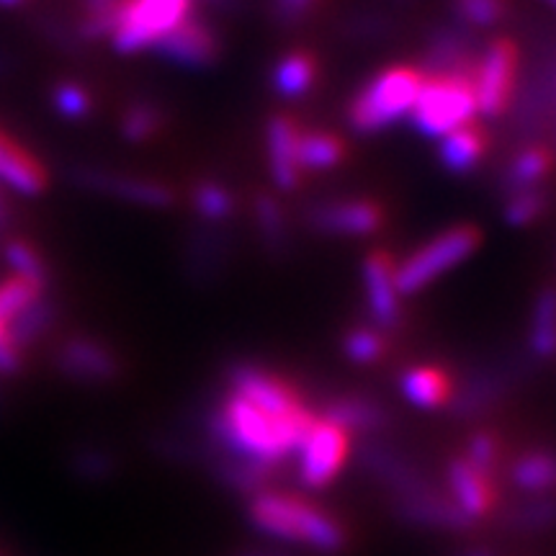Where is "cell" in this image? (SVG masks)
I'll return each instance as SVG.
<instances>
[{
  "instance_id": "1",
  "label": "cell",
  "mask_w": 556,
  "mask_h": 556,
  "mask_svg": "<svg viewBox=\"0 0 556 556\" xmlns=\"http://www.w3.org/2000/svg\"><path fill=\"white\" fill-rule=\"evenodd\" d=\"M309 428L276 420L232 392L222 394L206 413V430L217 454L255 458L270 467H278L283 458L296 454Z\"/></svg>"
},
{
  "instance_id": "2",
  "label": "cell",
  "mask_w": 556,
  "mask_h": 556,
  "mask_svg": "<svg viewBox=\"0 0 556 556\" xmlns=\"http://www.w3.org/2000/svg\"><path fill=\"white\" fill-rule=\"evenodd\" d=\"M248 520L263 536L291 541L319 554H340L348 546L343 523L302 495L258 492L248 500Z\"/></svg>"
},
{
  "instance_id": "3",
  "label": "cell",
  "mask_w": 556,
  "mask_h": 556,
  "mask_svg": "<svg viewBox=\"0 0 556 556\" xmlns=\"http://www.w3.org/2000/svg\"><path fill=\"white\" fill-rule=\"evenodd\" d=\"M422 75L415 65H392L379 70L351 96L345 124L353 135L371 137L407 119L420 93Z\"/></svg>"
},
{
  "instance_id": "4",
  "label": "cell",
  "mask_w": 556,
  "mask_h": 556,
  "mask_svg": "<svg viewBox=\"0 0 556 556\" xmlns=\"http://www.w3.org/2000/svg\"><path fill=\"white\" fill-rule=\"evenodd\" d=\"M479 245H482V232L477 225H454L433 235L394 266L402 299L422 294L451 270L467 263Z\"/></svg>"
},
{
  "instance_id": "5",
  "label": "cell",
  "mask_w": 556,
  "mask_h": 556,
  "mask_svg": "<svg viewBox=\"0 0 556 556\" xmlns=\"http://www.w3.org/2000/svg\"><path fill=\"white\" fill-rule=\"evenodd\" d=\"M479 116L475 75H430L422 78L420 93L407 122L426 139H443L467 127Z\"/></svg>"
},
{
  "instance_id": "6",
  "label": "cell",
  "mask_w": 556,
  "mask_h": 556,
  "mask_svg": "<svg viewBox=\"0 0 556 556\" xmlns=\"http://www.w3.org/2000/svg\"><path fill=\"white\" fill-rule=\"evenodd\" d=\"M225 384L227 392L238 394L250 405L263 409L276 420L289 422V426L309 428L317 417V413H312L307 402L302 400V394L281 374L268 371L266 366L255 364V361H229L225 368Z\"/></svg>"
},
{
  "instance_id": "7",
  "label": "cell",
  "mask_w": 556,
  "mask_h": 556,
  "mask_svg": "<svg viewBox=\"0 0 556 556\" xmlns=\"http://www.w3.org/2000/svg\"><path fill=\"white\" fill-rule=\"evenodd\" d=\"M193 11L197 0H122L109 41L119 54L152 52Z\"/></svg>"
},
{
  "instance_id": "8",
  "label": "cell",
  "mask_w": 556,
  "mask_h": 556,
  "mask_svg": "<svg viewBox=\"0 0 556 556\" xmlns=\"http://www.w3.org/2000/svg\"><path fill=\"white\" fill-rule=\"evenodd\" d=\"M70 184L75 189L103 197L122 204L155 208V212H168L178 204V193L168 180L155 176H142V173H129L119 168H106V165L78 163L67 173Z\"/></svg>"
},
{
  "instance_id": "9",
  "label": "cell",
  "mask_w": 556,
  "mask_h": 556,
  "mask_svg": "<svg viewBox=\"0 0 556 556\" xmlns=\"http://www.w3.org/2000/svg\"><path fill=\"white\" fill-rule=\"evenodd\" d=\"M520 54L518 45L507 37H497L479 50L475 65L477 111L484 119H500L510 109L518 88Z\"/></svg>"
},
{
  "instance_id": "10",
  "label": "cell",
  "mask_w": 556,
  "mask_h": 556,
  "mask_svg": "<svg viewBox=\"0 0 556 556\" xmlns=\"http://www.w3.org/2000/svg\"><path fill=\"white\" fill-rule=\"evenodd\" d=\"M304 227L319 238L366 240L377 235L387 222V212L379 201L366 197L323 199L304 208Z\"/></svg>"
},
{
  "instance_id": "11",
  "label": "cell",
  "mask_w": 556,
  "mask_h": 556,
  "mask_svg": "<svg viewBox=\"0 0 556 556\" xmlns=\"http://www.w3.org/2000/svg\"><path fill=\"white\" fill-rule=\"evenodd\" d=\"M52 364L62 379L83 387L114 384L124 371L116 348L86 332L62 338L52 353Z\"/></svg>"
},
{
  "instance_id": "12",
  "label": "cell",
  "mask_w": 556,
  "mask_h": 556,
  "mask_svg": "<svg viewBox=\"0 0 556 556\" xmlns=\"http://www.w3.org/2000/svg\"><path fill=\"white\" fill-rule=\"evenodd\" d=\"M235 258L232 227L201 225L193 222L186 227L180 240V270L193 287H214L227 276V268Z\"/></svg>"
},
{
  "instance_id": "13",
  "label": "cell",
  "mask_w": 556,
  "mask_h": 556,
  "mask_svg": "<svg viewBox=\"0 0 556 556\" xmlns=\"http://www.w3.org/2000/svg\"><path fill=\"white\" fill-rule=\"evenodd\" d=\"M351 448L353 438L317 415L296 448L299 482L309 490H325L343 471Z\"/></svg>"
},
{
  "instance_id": "14",
  "label": "cell",
  "mask_w": 556,
  "mask_h": 556,
  "mask_svg": "<svg viewBox=\"0 0 556 556\" xmlns=\"http://www.w3.org/2000/svg\"><path fill=\"white\" fill-rule=\"evenodd\" d=\"M222 52H225V45H222L217 26L199 11L180 21L152 50V54H157L168 65L191 70V73L212 70L222 60Z\"/></svg>"
},
{
  "instance_id": "15",
  "label": "cell",
  "mask_w": 556,
  "mask_h": 556,
  "mask_svg": "<svg viewBox=\"0 0 556 556\" xmlns=\"http://www.w3.org/2000/svg\"><path fill=\"white\" fill-rule=\"evenodd\" d=\"M516 387V368L507 364H479L462 379H454L446 413L454 420H479L505 402Z\"/></svg>"
},
{
  "instance_id": "16",
  "label": "cell",
  "mask_w": 556,
  "mask_h": 556,
  "mask_svg": "<svg viewBox=\"0 0 556 556\" xmlns=\"http://www.w3.org/2000/svg\"><path fill=\"white\" fill-rule=\"evenodd\" d=\"M397 261L387 250H371L361 261V287H364V302L368 323L381 332H394L405 323V299L397 289V276H394Z\"/></svg>"
},
{
  "instance_id": "17",
  "label": "cell",
  "mask_w": 556,
  "mask_h": 556,
  "mask_svg": "<svg viewBox=\"0 0 556 556\" xmlns=\"http://www.w3.org/2000/svg\"><path fill=\"white\" fill-rule=\"evenodd\" d=\"M356 458L361 469L368 477L377 479L392 497L417 495V492H426L433 486L426 471L417 467L413 458L392 448L389 443L379 441V438H361L356 446Z\"/></svg>"
},
{
  "instance_id": "18",
  "label": "cell",
  "mask_w": 556,
  "mask_h": 556,
  "mask_svg": "<svg viewBox=\"0 0 556 556\" xmlns=\"http://www.w3.org/2000/svg\"><path fill=\"white\" fill-rule=\"evenodd\" d=\"M477 58V34L451 18L428 34L420 62L415 67L420 70L422 78H430V75H475Z\"/></svg>"
},
{
  "instance_id": "19",
  "label": "cell",
  "mask_w": 556,
  "mask_h": 556,
  "mask_svg": "<svg viewBox=\"0 0 556 556\" xmlns=\"http://www.w3.org/2000/svg\"><path fill=\"white\" fill-rule=\"evenodd\" d=\"M389 510H392V516L402 520L405 526L422 528V531L471 533L479 523V520L467 516V513L451 500V495L438 490L435 484L426 492H417V495L392 497Z\"/></svg>"
},
{
  "instance_id": "20",
  "label": "cell",
  "mask_w": 556,
  "mask_h": 556,
  "mask_svg": "<svg viewBox=\"0 0 556 556\" xmlns=\"http://www.w3.org/2000/svg\"><path fill=\"white\" fill-rule=\"evenodd\" d=\"M299 127L294 116L289 114H270L263 129V150H266V170L270 186L281 193H294L302 189L304 173L299 168L296 144H299Z\"/></svg>"
},
{
  "instance_id": "21",
  "label": "cell",
  "mask_w": 556,
  "mask_h": 556,
  "mask_svg": "<svg viewBox=\"0 0 556 556\" xmlns=\"http://www.w3.org/2000/svg\"><path fill=\"white\" fill-rule=\"evenodd\" d=\"M0 186L9 193L31 199L50 189L47 165L3 127H0Z\"/></svg>"
},
{
  "instance_id": "22",
  "label": "cell",
  "mask_w": 556,
  "mask_h": 556,
  "mask_svg": "<svg viewBox=\"0 0 556 556\" xmlns=\"http://www.w3.org/2000/svg\"><path fill=\"white\" fill-rule=\"evenodd\" d=\"M323 420L343 428L348 435L377 438L384 430L392 428V409L384 402L366 397V394H336L325 402L323 413H317Z\"/></svg>"
},
{
  "instance_id": "23",
  "label": "cell",
  "mask_w": 556,
  "mask_h": 556,
  "mask_svg": "<svg viewBox=\"0 0 556 556\" xmlns=\"http://www.w3.org/2000/svg\"><path fill=\"white\" fill-rule=\"evenodd\" d=\"M451 500L475 520L492 516L497 505L495 477L479 471L464 456H454L446 467Z\"/></svg>"
},
{
  "instance_id": "24",
  "label": "cell",
  "mask_w": 556,
  "mask_h": 556,
  "mask_svg": "<svg viewBox=\"0 0 556 556\" xmlns=\"http://www.w3.org/2000/svg\"><path fill=\"white\" fill-rule=\"evenodd\" d=\"M253 225L255 238H258L263 253L270 258H283L294 245V232H291L289 208L283 206L276 191H258L253 197Z\"/></svg>"
},
{
  "instance_id": "25",
  "label": "cell",
  "mask_w": 556,
  "mask_h": 556,
  "mask_svg": "<svg viewBox=\"0 0 556 556\" xmlns=\"http://www.w3.org/2000/svg\"><path fill=\"white\" fill-rule=\"evenodd\" d=\"M454 379L443 366L415 364L400 374V394L417 409H446Z\"/></svg>"
},
{
  "instance_id": "26",
  "label": "cell",
  "mask_w": 556,
  "mask_h": 556,
  "mask_svg": "<svg viewBox=\"0 0 556 556\" xmlns=\"http://www.w3.org/2000/svg\"><path fill=\"white\" fill-rule=\"evenodd\" d=\"M486 148H490V139H486V131L479 127V124H467V127L451 131L443 139H438L435 157L438 165L443 170L451 173V176H471L479 165L484 163Z\"/></svg>"
},
{
  "instance_id": "27",
  "label": "cell",
  "mask_w": 556,
  "mask_h": 556,
  "mask_svg": "<svg viewBox=\"0 0 556 556\" xmlns=\"http://www.w3.org/2000/svg\"><path fill=\"white\" fill-rule=\"evenodd\" d=\"M317 58L307 50H289L274 62L268 83L281 101H302L317 86Z\"/></svg>"
},
{
  "instance_id": "28",
  "label": "cell",
  "mask_w": 556,
  "mask_h": 556,
  "mask_svg": "<svg viewBox=\"0 0 556 556\" xmlns=\"http://www.w3.org/2000/svg\"><path fill=\"white\" fill-rule=\"evenodd\" d=\"M208 467H212L214 479H217L225 490L238 492V495H245V497L266 492L278 471V467L255 462V458H240V456H225V454L208 458Z\"/></svg>"
},
{
  "instance_id": "29",
  "label": "cell",
  "mask_w": 556,
  "mask_h": 556,
  "mask_svg": "<svg viewBox=\"0 0 556 556\" xmlns=\"http://www.w3.org/2000/svg\"><path fill=\"white\" fill-rule=\"evenodd\" d=\"M62 307L50 291L39 294L29 307H24L9 323V336L21 353H29L60 325Z\"/></svg>"
},
{
  "instance_id": "30",
  "label": "cell",
  "mask_w": 556,
  "mask_h": 556,
  "mask_svg": "<svg viewBox=\"0 0 556 556\" xmlns=\"http://www.w3.org/2000/svg\"><path fill=\"white\" fill-rule=\"evenodd\" d=\"M189 206L193 219L201 222V225L229 227V222L238 217L240 199L225 180L199 178L189 189Z\"/></svg>"
},
{
  "instance_id": "31",
  "label": "cell",
  "mask_w": 556,
  "mask_h": 556,
  "mask_svg": "<svg viewBox=\"0 0 556 556\" xmlns=\"http://www.w3.org/2000/svg\"><path fill=\"white\" fill-rule=\"evenodd\" d=\"M296 157L304 176L330 173L345 163L348 144L343 137L330 129H302L299 131Z\"/></svg>"
},
{
  "instance_id": "32",
  "label": "cell",
  "mask_w": 556,
  "mask_h": 556,
  "mask_svg": "<svg viewBox=\"0 0 556 556\" xmlns=\"http://www.w3.org/2000/svg\"><path fill=\"white\" fill-rule=\"evenodd\" d=\"M500 528L513 536L556 531V495H526L500 516Z\"/></svg>"
},
{
  "instance_id": "33",
  "label": "cell",
  "mask_w": 556,
  "mask_h": 556,
  "mask_svg": "<svg viewBox=\"0 0 556 556\" xmlns=\"http://www.w3.org/2000/svg\"><path fill=\"white\" fill-rule=\"evenodd\" d=\"M554 170V152L544 144H528L518 150L500 176V191L503 197L526 189H541L548 173Z\"/></svg>"
},
{
  "instance_id": "34",
  "label": "cell",
  "mask_w": 556,
  "mask_h": 556,
  "mask_svg": "<svg viewBox=\"0 0 556 556\" xmlns=\"http://www.w3.org/2000/svg\"><path fill=\"white\" fill-rule=\"evenodd\" d=\"M510 482L523 495H556V451L533 448L510 467Z\"/></svg>"
},
{
  "instance_id": "35",
  "label": "cell",
  "mask_w": 556,
  "mask_h": 556,
  "mask_svg": "<svg viewBox=\"0 0 556 556\" xmlns=\"http://www.w3.org/2000/svg\"><path fill=\"white\" fill-rule=\"evenodd\" d=\"M0 258H3L9 276H16L21 281H29L39 289H50L52 270L45 253L26 238H5L0 245Z\"/></svg>"
},
{
  "instance_id": "36",
  "label": "cell",
  "mask_w": 556,
  "mask_h": 556,
  "mask_svg": "<svg viewBox=\"0 0 556 556\" xmlns=\"http://www.w3.org/2000/svg\"><path fill=\"white\" fill-rule=\"evenodd\" d=\"M168 124L165 106L155 99H135L119 114V137L127 144H148Z\"/></svg>"
},
{
  "instance_id": "37",
  "label": "cell",
  "mask_w": 556,
  "mask_h": 556,
  "mask_svg": "<svg viewBox=\"0 0 556 556\" xmlns=\"http://www.w3.org/2000/svg\"><path fill=\"white\" fill-rule=\"evenodd\" d=\"M528 351L539 361L556 358V289L539 291L528 325Z\"/></svg>"
},
{
  "instance_id": "38",
  "label": "cell",
  "mask_w": 556,
  "mask_h": 556,
  "mask_svg": "<svg viewBox=\"0 0 556 556\" xmlns=\"http://www.w3.org/2000/svg\"><path fill=\"white\" fill-rule=\"evenodd\" d=\"M397 21L381 9H353L340 21V37L351 45H379L394 37Z\"/></svg>"
},
{
  "instance_id": "39",
  "label": "cell",
  "mask_w": 556,
  "mask_h": 556,
  "mask_svg": "<svg viewBox=\"0 0 556 556\" xmlns=\"http://www.w3.org/2000/svg\"><path fill=\"white\" fill-rule=\"evenodd\" d=\"M340 351H343V356L351 361V364L374 366L379 364L389 351L387 332L374 328L371 323L353 325L351 330H345L343 340H340Z\"/></svg>"
},
{
  "instance_id": "40",
  "label": "cell",
  "mask_w": 556,
  "mask_h": 556,
  "mask_svg": "<svg viewBox=\"0 0 556 556\" xmlns=\"http://www.w3.org/2000/svg\"><path fill=\"white\" fill-rule=\"evenodd\" d=\"M67 467L83 482L99 484L119 471V458H116L114 451L96 446V443H83L67 456Z\"/></svg>"
},
{
  "instance_id": "41",
  "label": "cell",
  "mask_w": 556,
  "mask_h": 556,
  "mask_svg": "<svg viewBox=\"0 0 556 556\" xmlns=\"http://www.w3.org/2000/svg\"><path fill=\"white\" fill-rule=\"evenodd\" d=\"M50 106L60 119L86 122L93 116L96 99L78 80H58L50 90Z\"/></svg>"
},
{
  "instance_id": "42",
  "label": "cell",
  "mask_w": 556,
  "mask_h": 556,
  "mask_svg": "<svg viewBox=\"0 0 556 556\" xmlns=\"http://www.w3.org/2000/svg\"><path fill=\"white\" fill-rule=\"evenodd\" d=\"M507 11V0H454V21L475 34L503 24Z\"/></svg>"
},
{
  "instance_id": "43",
  "label": "cell",
  "mask_w": 556,
  "mask_h": 556,
  "mask_svg": "<svg viewBox=\"0 0 556 556\" xmlns=\"http://www.w3.org/2000/svg\"><path fill=\"white\" fill-rule=\"evenodd\" d=\"M83 13L78 21V34L86 45L109 39L111 26H114L116 11H119L122 0H80Z\"/></svg>"
},
{
  "instance_id": "44",
  "label": "cell",
  "mask_w": 556,
  "mask_h": 556,
  "mask_svg": "<svg viewBox=\"0 0 556 556\" xmlns=\"http://www.w3.org/2000/svg\"><path fill=\"white\" fill-rule=\"evenodd\" d=\"M544 208H546V193L541 189L507 193L503 204V219L507 227H528L544 214Z\"/></svg>"
},
{
  "instance_id": "45",
  "label": "cell",
  "mask_w": 556,
  "mask_h": 556,
  "mask_svg": "<svg viewBox=\"0 0 556 556\" xmlns=\"http://www.w3.org/2000/svg\"><path fill=\"white\" fill-rule=\"evenodd\" d=\"M45 291L50 289H39L29 281H21L16 276H5L3 281H0V319L9 325L21 309L29 307L34 299L45 294Z\"/></svg>"
},
{
  "instance_id": "46",
  "label": "cell",
  "mask_w": 556,
  "mask_h": 556,
  "mask_svg": "<svg viewBox=\"0 0 556 556\" xmlns=\"http://www.w3.org/2000/svg\"><path fill=\"white\" fill-rule=\"evenodd\" d=\"M37 31H39V37L47 41V45H52L54 50H60V52L75 54L86 47V41H83L78 34V24L75 26L67 24V21H62L60 16H52V13L37 18Z\"/></svg>"
},
{
  "instance_id": "47",
  "label": "cell",
  "mask_w": 556,
  "mask_h": 556,
  "mask_svg": "<svg viewBox=\"0 0 556 556\" xmlns=\"http://www.w3.org/2000/svg\"><path fill=\"white\" fill-rule=\"evenodd\" d=\"M464 458L475 464L479 471L495 477V469L500 464V438L492 430H475L469 435L467 448H464Z\"/></svg>"
},
{
  "instance_id": "48",
  "label": "cell",
  "mask_w": 556,
  "mask_h": 556,
  "mask_svg": "<svg viewBox=\"0 0 556 556\" xmlns=\"http://www.w3.org/2000/svg\"><path fill=\"white\" fill-rule=\"evenodd\" d=\"M152 451L160 454L163 458H170V462H180V464H199V462H208L212 456H206L197 443L186 441V438L170 435V433H160L155 441H152Z\"/></svg>"
},
{
  "instance_id": "49",
  "label": "cell",
  "mask_w": 556,
  "mask_h": 556,
  "mask_svg": "<svg viewBox=\"0 0 556 556\" xmlns=\"http://www.w3.org/2000/svg\"><path fill=\"white\" fill-rule=\"evenodd\" d=\"M319 0H270V18L281 29H296L312 16Z\"/></svg>"
},
{
  "instance_id": "50",
  "label": "cell",
  "mask_w": 556,
  "mask_h": 556,
  "mask_svg": "<svg viewBox=\"0 0 556 556\" xmlns=\"http://www.w3.org/2000/svg\"><path fill=\"white\" fill-rule=\"evenodd\" d=\"M26 356L13 345V340L9 336V325L0 319V377H16V374L24 368Z\"/></svg>"
},
{
  "instance_id": "51",
  "label": "cell",
  "mask_w": 556,
  "mask_h": 556,
  "mask_svg": "<svg viewBox=\"0 0 556 556\" xmlns=\"http://www.w3.org/2000/svg\"><path fill=\"white\" fill-rule=\"evenodd\" d=\"M13 219H16V212H13V199H11V193L0 186V235L11 232Z\"/></svg>"
},
{
  "instance_id": "52",
  "label": "cell",
  "mask_w": 556,
  "mask_h": 556,
  "mask_svg": "<svg viewBox=\"0 0 556 556\" xmlns=\"http://www.w3.org/2000/svg\"><path fill=\"white\" fill-rule=\"evenodd\" d=\"M201 3H206L208 9L222 13V16H235V13L245 9V0H201Z\"/></svg>"
},
{
  "instance_id": "53",
  "label": "cell",
  "mask_w": 556,
  "mask_h": 556,
  "mask_svg": "<svg viewBox=\"0 0 556 556\" xmlns=\"http://www.w3.org/2000/svg\"><path fill=\"white\" fill-rule=\"evenodd\" d=\"M16 70V58L9 50H0V80H5Z\"/></svg>"
},
{
  "instance_id": "54",
  "label": "cell",
  "mask_w": 556,
  "mask_h": 556,
  "mask_svg": "<svg viewBox=\"0 0 556 556\" xmlns=\"http://www.w3.org/2000/svg\"><path fill=\"white\" fill-rule=\"evenodd\" d=\"M454 556H497V552H495V548H490V546H469V548H464V552H458Z\"/></svg>"
},
{
  "instance_id": "55",
  "label": "cell",
  "mask_w": 556,
  "mask_h": 556,
  "mask_svg": "<svg viewBox=\"0 0 556 556\" xmlns=\"http://www.w3.org/2000/svg\"><path fill=\"white\" fill-rule=\"evenodd\" d=\"M29 3V0H0V9L3 11H16V9H21V5H26Z\"/></svg>"
},
{
  "instance_id": "56",
  "label": "cell",
  "mask_w": 556,
  "mask_h": 556,
  "mask_svg": "<svg viewBox=\"0 0 556 556\" xmlns=\"http://www.w3.org/2000/svg\"><path fill=\"white\" fill-rule=\"evenodd\" d=\"M240 556H291V554H283V552H248V554H240Z\"/></svg>"
},
{
  "instance_id": "57",
  "label": "cell",
  "mask_w": 556,
  "mask_h": 556,
  "mask_svg": "<svg viewBox=\"0 0 556 556\" xmlns=\"http://www.w3.org/2000/svg\"><path fill=\"white\" fill-rule=\"evenodd\" d=\"M387 3H392V5H400V9H405V5H413L415 0H387Z\"/></svg>"
},
{
  "instance_id": "58",
  "label": "cell",
  "mask_w": 556,
  "mask_h": 556,
  "mask_svg": "<svg viewBox=\"0 0 556 556\" xmlns=\"http://www.w3.org/2000/svg\"><path fill=\"white\" fill-rule=\"evenodd\" d=\"M0 407H3V377H0Z\"/></svg>"
},
{
  "instance_id": "59",
  "label": "cell",
  "mask_w": 556,
  "mask_h": 556,
  "mask_svg": "<svg viewBox=\"0 0 556 556\" xmlns=\"http://www.w3.org/2000/svg\"><path fill=\"white\" fill-rule=\"evenodd\" d=\"M544 3H546V5H552V9L556 11V0H544Z\"/></svg>"
},
{
  "instance_id": "60",
  "label": "cell",
  "mask_w": 556,
  "mask_h": 556,
  "mask_svg": "<svg viewBox=\"0 0 556 556\" xmlns=\"http://www.w3.org/2000/svg\"><path fill=\"white\" fill-rule=\"evenodd\" d=\"M554 96H556V80H554Z\"/></svg>"
}]
</instances>
